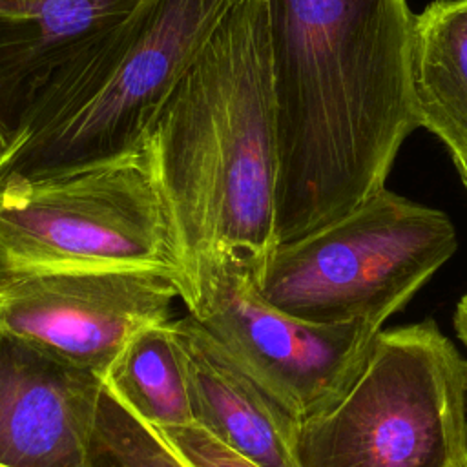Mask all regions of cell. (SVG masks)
Here are the masks:
<instances>
[{"label":"cell","instance_id":"7","mask_svg":"<svg viewBox=\"0 0 467 467\" xmlns=\"http://www.w3.org/2000/svg\"><path fill=\"white\" fill-rule=\"evenodd\" d=\"M179 297L215 343L299 425L330 410L361 374L379 327L296 319L259 292L239 263L202 270Z\"/></svg>","mask_w":467,"mask_h":467},{"label":"cell","instance_id":"16","mask_svg":"<svg viewBox=\"0 0 467 467\" xmlns=\"http://www.w3.org/2000/svg\"><path fill=\"white\" fill-rule=\"evenodd\" d=\"M454 330L458 339L462 341L467 352V296H463L454 312ZM465 370H467V358H465Z\"/></svg>","mask_w":467,"mask_h":467},{"label":"cell","instance_id":"9","mask_svg":"<svg viewBox=\"0 0 467 467\" xmlns=\"http://www.w3.org/2000/svg\"><path fill=\"white\" fill-rule=\"evenodd\" d=\"M106 378L0 334V467H91Z\"/></svg>","mask_w":467,"mask_h":467},{"label":"cell","instance_id":"18","mask_svg":"<svg viewBox=\"0 0 467 467\" xmlns=\"http://www.w3.org/2000/svg\"><path fill=\"white\" fill-rule=\"evenodd\" d=\"M40 0H0V9H11V7H20L27 4H35Z\"/></svg>","mask_w":467,"mask_h":467},{"label":"cell","instance_id":"13","mask_svg":"<svg viewBox=\"0 0 467 467\" xmlns=\"http://www.w3.org/2000/svg\"><path fill=\"white\" fill-rule=\"evenodd\" d=\"M106 379L153 427L195 423L170 323L148 327L133 336Z\"/></svg>","mask_w":467,"mask_h":467},{"label":"cell","instance_id":"8","mask_svg":"<svg viewBox=\"0 0 467 467\" xmlns=\"http://www.w3.org/2000/svg\"><path fill=\"white\" fill-rule=\"evenodd\" d=\"M179 286L159 270L0 275V334L108 378L140 330L173 319Z\"/></svg>","mask_w":467,"mask_h":467},{"label":"cell","instance_id":"11","mask_svg":"<svg viewBox=\"0 0 467 467\" xmlns=\"http://www.w3.org/2000/svg\"><path fill=\"white\" fill-rule=\"evenodd\" d=\"M140 0H40L0 9V146L49 86Z\"/></svg>","mask_w":467,"mask_h":467},{"label":"cell","instance_id":"12","mask_svg":"<svg viewBox=\"0 0 467 467\" xmlns=\"http://www.w3.org/2000/svg\"><path fill=\"white\" fill-rule=\"evenodd\" d=\"M412 80L420 126L467 155V0H436L414 18Z\"/></svg>","mask_w":467,"mask_h":467},{"label":"cell","instance_id":"2","mask_svg":"<svg viewBox=\"0 0 467 467\" xmlns=\"http://www.w3.org/2000/svg\"><path fill=\"white\" fill-rule=\"evenodd\" d=\"M142 140L175 239L177 286L223 263L244 265L257 277L277 244L266 0L232 9Z\"/></svg>","mask_w":467,"mask_h":467},{"label":"cell","instance_id":"3","mask_svg":"<svg viewBox=\"0 0 467 467\" xmlns=\"http://www.w3.org/2000/svg\"><path fill=\"white\" fill-rule=\"evenodd\" d=\"M243 0H140L42 95L0 146V188L117 159L142 133L217 27Z\"/></svg>","mask_w":467,"mask_h":467},{"label":"cell","instance_id":"15","mask_svg":"<svg viewBox=\"0 0 467 467\" xmlns=\"http://www.w3.org/2000/svg\"><path fill=\"white\" fill-rule=\"evenodd\" d=\"M155 429L190 467H261L195 423Z\"/></svg>","mask_w":467,"mask_h":467},{"label":"cell","instance_id":"14","mask_svg":"<svg viewBox=\"0 0 467 467\" xmlns=\"http://www.w3.org/2000/svg\"><path fill=\"white\" fill-rule=\"evenodd\" d=\"M91 467H190L164 440L142 420L126 400L104 381L97 427L91 445Z\"/></svg>","mask_w":467,"mask_h":467},{"label":"cell","instance_id":"1","mask_svg":"<svg viewBox=\"0 0 467 467\" xmlns=\"http://www.w3.org/2000/svg\"><path fill=\"white\" fill-rule=\"evenodd\" d=\"M407 0H266L277 140L275 243L385 188L420 126Z\"/></svg>","mask_w":467,"mask_h":467},{"label":"cell","instance_id":"6","mask_svg":"<svg viewBox=\"0 0 467 467\" xmlns=\"http://www.w3.org/2000/svg\"><path fill=\"white\" fill-rule=\"evenodd\" d=\"M159 270L179 277L144 140L108 162L0 188V275Z\"/></svg>","mask_w":467,"mask_h":467},{"label":"cell","instance_id":"5","mask_svg":"<svg viewBox=\"0 0 467 467\" xmlns=\"http://www.w3.org/2000/svg\"><path fill=\"white\" fill-rule=\"evenodd\" d=\"M454 250L456 230L443 212L381 188L334 224L275 244L255 283L296 319L381 328Z\"/></svg>","mask_w":467,"mask_h":467},{"label":"cell","instance_id":"17","mask_svg":"<svg viewBox=\"0 0 467 467\" xmlns=\"http://www.w3.org/2000/svg\"><path fill=\"white\" fill-rule=\"evenodd\" d=\"M454 159V164L458 168V173L463 181V186L467 188V155H460V157H452Z\"/></svg>","mask_w":467,"mask_h":467},{"label":"cell","instance_id":"19","mask_svg":"<svg viewBox=\"0 0 467 467\" xmlns=\"http://www.w3.org/2000/svg\"><path fill=\"white\" fill-rule=\"evenodd\" d=\"M456 467H467V460L463 462V463H460V465H456Z\"/></svg>","mask_w":467,"mask_h":467},{"label":"cell","instance_id":"4","mask_svg":"<svg viewBox=\"0 0 467 467\" xmlns=\"http://www.w3.org/2000/svg\"><path fill=\"white\" fill-rule=\"evenodd\" d=\"M301 467H456L467 460L465 358L434 321L381 330L347 394L299 425Z\"/></svg>","mask_w":467,"mask_h":467},{"label":"cell","instance_id":"10","mask_svg":"<svg viewBox=\"0 0 467 467\" xmlns=\"http://www.w3.org/2000/svg\"><path fill=\"white\" fill-rule=\"evenodd\" d=\"M195 425L261 467H301L292 420L190 316L170 321Z\"/></svg>","mask_w":467,"mask_h":467}]
</instances>
